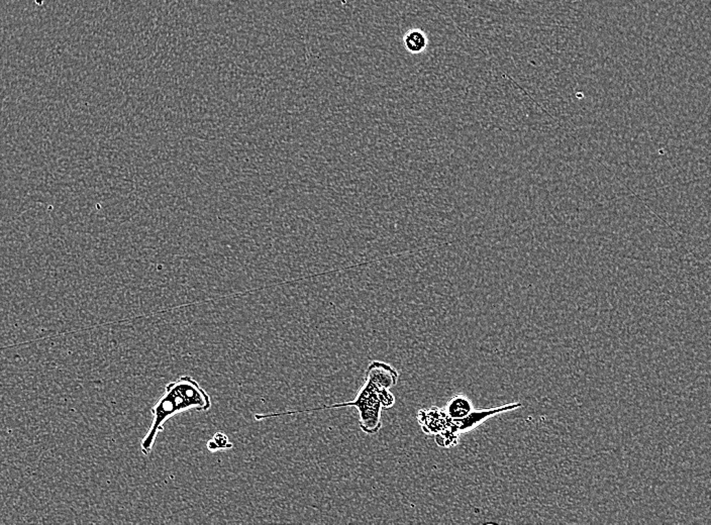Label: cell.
Listing matches in <instances>:
<instances>
[{
	"instance_id": "1",
	"label": "cell",
	"mask_w": 711,
	"mask_h": 525,
	"mask_svg": "<svg viewBox=\"0 0 711 525\" xmlns=\"http://www.w3.org/2000/svg\"><path fill=\"white\" fill-rule=\"evenodd\" d=\"M212 397L193 377L184 375L167 384L164 393L151 409L152 423L141 442V452L149 455L156 438L164 431L165 423L183 412H207L212 409Z\"/></svg>"
},
{
	"instance_id": "2",
	"label": "cell",
	"mask_w": 711,
	"mask_h": 525,
	"mask_svg": "<svg viewBox=\"0 0 711 525\" xmlns=\"http://www.w3.org/2000/svg\"><path fill=\"white\" fill-rule=\"evenodd\" d=\"M398 371L389 364L374 361L368 366L366 381L354 400L350 401L359 412V423L366 435H376L382 427L383 410L392 409L395 397L390 389L398 384Z\"/></svg>"
},
{
	"instance_id": "3",
	"label": "cell",
	"mask_w": 711,
	"mask_h": 525,
	"mask_svg": "<svg viewBox=\"0 0 711 525\" xmlns=\"http://www.w3.org/2000/svg\"><path fill=\"white\" fill-rule=\"evenodd\" d=\"M522 406V403L515 402L491 409H473L461 420H451L444 414L443 409L431 407L420 410L416 418L424 433L433 435L437 446L448 449L458 444L462 433L476 429L490 418Z\"/></svg>"
},
{
	"instance_id": "4",
	"label": "cell",
	"mask_w": 711,
	"mask_h": 525,
	"mask_svg": "<svg viewBox=\"0 0 711 525\" xmlns=\"http://www.w3.org/2000/svg\"><path fill=\"white\" fill-rule=\"evenodd\" d=\"M473 409V404L465 395H455L443 409L444 414L451 420H461L466 418Z\"/></svg>"
},
{
	"instance_id": "5",
	"label": "cell",
	"mask_w": 711,
	"mask_h": 525,
	"mask_svg": "<svg viewBox=\"0 0 711 525\" xmlns=\"http://www.w3.org/2000/svg\"><path fill=\"white\" fill-rule=\"evenodd\" d=\"M403 44L405 49L411 54H420L426 49L429 44L428 37L424 30L420 29L409 30L403 37Z\"/></svg>"
},
{
	"instance_id": "6",
	"label": "cell",
	"mask_w": 711,
	"mask_h": 525,
	"mask_svg": "<svg viewBox=\"0 0 711 525\" xmlns=\"http://www.w3.org/2000/svg\"><path fill=\"white\" fill-rule=\"evenodd\" d=\"M233 442L229 440L225 433L222 431L214 433V437L208 440L207 444V450L210 453L220 452V451H229L233 449Z\"/></svg>"
}]
</instances>
